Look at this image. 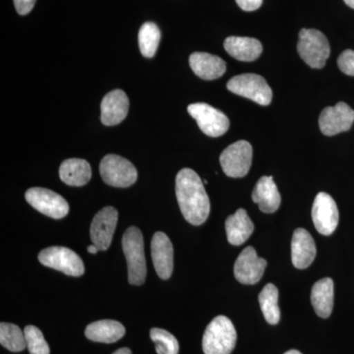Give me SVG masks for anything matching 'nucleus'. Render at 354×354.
Wrapping results in <instances>:
<instances>
[{
    "label": "nucleus",
    "mask_w": 354,
    "mask_h": 354,
    "mask_svg": "<svg viewBox=\"0 0 354 354\" xmlns=\"http://www.w3.org/2000/svg\"><path fill=\"white\" fill-rule=\"evenodd\" d=\"M176 192L184 218L193 225L204 223L209 215L211 205L196 172L190 169H181L176 176Z\"/></svg>",
    "instance_id": "obj_1"
},
{
    "label": "nucleus",
    "mask_w": 354,
    "mask_h": 354,
    "mask_svg": "<svg viewBox=\"0 0 354 354\" xmlns=\"http://www.w3.org/2000/svg\"><path fill=\"white\" fill-rule=\"evenodd\" d=\"M122 249L127 261L128 281L133 286L145 283L147 264L143 234L138 227L127 228L122 237Z\"/></svg>",
    "instance_id": "obj_2"
},
{
    "label": "nucleus",
    "mask_w": 354,
    "mask_h": 354,
    "mask_svg": "<svg viewBox=\"0 0 354 354\" xmlns=\"http://www.w3.org/2000/svg\"><path fill=\"white\" fill-rule=\"evenodd\" d=\"M236 330L225 316H218L209 324L203 337L205 354H230L236 344Z\"/></svg>",
    "instance_id": "obj_3"
},
{
    "label": "nucleus",
    "mask_w": 354,
    "mask_h": 354,
    "mask_svg": "<svg viewBox=\"0 0 354 354\" xmlns=\"http://www.w3.org/2000/svg\"><path fill=\"white\" fill-rule=\"evenodd\" d=\"M297 50L304 62L314 69L323 68L330 53L328 39L315 29H302L299 32Z\"/></svg>",
    "instance_id": "obj_4"
},
{
    "label": "nucleus",
    "mask_w": 354,
    "mask_h": 354,
    "mask_svg": "<svg viewBox=\"0 0 354 354\" xmlns=\"http://www.w3.org/2000/svg\"><path fill=\"white\" fill-rule=\"evenodd\" d=\"M102 180L108 185L127 188L136 183L138 172L127 158L118 155H106L100 165Z\"/></svg>",
    "instance_id": "obj_5"
},
{
    "label": "nucleus",
    "mask_w": 354,
    "mask_h": 354,
    "mask_svg": "<svg viewBox=\"0 0 354 354\" xmlns=\"http://www.w3.org/2000/svg\"><path fill=\"white\" fill-rule=\"evenodd\" d=\"M41 264L57 270L71 277H80L85 272L84 263L78 254L67 247L53 246L39 254Z\"/></svg>",
    "instance_id": "obj_6"
},
{
    "label": "nucleus",
    "mask_w": 354,
    "mask_h": 354,
    "mask_svg": "<svg viewBox=\"0 0 354 354\" xmlns=\"http://www.w3.org/2000/svg\"><path fill=\"white\" fill-rule=\"evenodd\" d=\"M227 87L235 95L247 97L261 106H268L272 99V88L262 76L257 74H242L227 82Z\"/></svg>",
    "instance_id": "obj_7"
},
{
    "label": "nucleus",
    "mask_w": 354,
    "mask_h": 354,
    "mask_svg": "<svg viewBox=\"0 0 354 354\" xmlns=\"http://www.w3.org/2000/svg\"><path fill=\"white\" fill-rule=\"evenodd\" d=\"M252 146L244 140L228 146L220 157L221 169L227 176L241 178L245 176L252 164Z\"/></svg>",
    "instance_id": "obj_8"
},
{
    "label": "nucleus",
    "mask_w": 354,
    "mask_h": 354,
    "mask_svg": "<svg viewBox=\"0 0 354 354\" xmlns=\"http://www.w3.org/2000/svg\"><path fill=\"white\" fill-rule=\"evenodd\" d=\"M25 198L32 208L55 220H60L68 215L69 205L66 200L46 188H30L26 192Z\"/></svg>",
    "instance_id": "obj_9"
},
{
    "label": "nucleus",
    "mask_w": 354,
    "mask_h": 354,
    "mask_svg": "<svg viewBox=\"0 0 354 354\" xmlns=\"http://www.w3.org/2000/svg\"><path fill=\"white\" fill-rule=\"evenodd\" d=\"M187 111L197 121L200 129L209 137H220L230 128L227 116L208 104H192L188 106Z\"/></svg>",
    "instance_id": "obj_10"
},
{
    "label": "nucleus",
    "mask_w": 354,
    "mask_h": 354,
    "mask_svg": "<svg viewBox=\"0 0 354 354\" xmlns=\"http://www.w3.org/2000/svg\"><path fill=\"white\" fill-rule=\"evenodd\" d=\"M354 111L346 102H337L335 106L323 109L319 118V127L326 136H334L348 131L353 127Z\"/></svg>",
    "instance_id": "obj_11"
},
{
    "label": "nucleus",
    "mask_w": 354,
    "mask_h": 354,
    "mask_svg": "<svg viewBox=\"0 0 354 354\" xmlns=\"http://www.w3.org/2000/svg\"><path fill=\"white\" fill-rule=\"evenodd\" d=\"M312 221L319 234L330 235L339 225V209L335 200L325 192H320L312 207Z\"/></svg>",
    "instance_id": "obj_12"
},
{
    "label": "nucleus",
    "mask_w": 354,
    "mask_h": 354,
    "mask_svg": "<svg viewBox=\"0 0 354 354\" xmlns=\"http://www.w3.org/2000/svg\"><path fill=\"white\" fill-rule=\"evenodd\" d=\"M118 221V209L111 206L102 209L94 216L91 223L90 235L93 243L100 250H108L111 246Z\"/></svg>",
    "instance_id": "obj_13"
},
{
    "label": "nucleus",
    "mask_w": 354,
    "mask_h": 354,
    "mask_svg": "<svg viewBox=\"0 0 354 354\" xmlns=\"http://www.w3.org/2000/svg\"><path fill=\"white\" fill-rule=\"evenodd\" d=\"M267 261L257 255L252 246L246 247L234 264V276L243 285H255L264 274Z\"/></svg>",
    "instance_id": "obj_14"
},
{
    "label": "nucleus",
    "mask_w": 354,
    "mask_h": 354,
    "mask_svg": "<svg viewBox=\"0 0 354 354\" xmlns=\"http://www.w3.org/2000/svg\"><path fill=\"white\" fill-rule=\"evenodd\" d=\"M151 251L158 276L162 279L171 278L174 271V247L169 236L162 232H156L151 243Z\"/></svg>",
    "instance_id": "obj_15"
},
{
    "label": "nucleus",
    "mask_w": 354,
    "mask_h": 354,
    "mask_svg": "<svg viewBox=\"0 0 354 354\" xmlns=\"http://www.w3.org/2000/svg\"><path fill=\"white\" fill-rule=\"evenodd\" d=\"M129 100L122 90H113L104 95L101 104V120L106 127L120 124L127 118Z\"/></svg>",
    "instance_id": "obj_16"
},
{
    "label": "nucleus",
    "mask_w": 354,
    "mask_h": 354,
    "mask_svg": "<svg viewBox=\"0 0 354 354\" xmlns=\"http://www.w3.org/2000/svg\"><path fill=\"white\" fill-rule=\"evenodd\" d=\"M316 257L313 237L304 228H297L291 241V261L297 269H307Z\"/></svg>",
    "instance_id": "obj_17"
},
{
    "label": "nucleus",
    "mask_w": 354,
    "mask_h": 354,
    "mask_svg": "<svg viewBox=\"0 0 354 354\" xmlns=\"http://www.w3.org/2000/svg\"><path fill=\"white\" fill-rule=\"evenodd\" d=\"M189 64L193 72L204 80H216L227 71V64L221 57L207 53H192Z\"/></svg>",
    "instance_id": "obj_18"
},
{
    "label": "nucleus",
    "mask_w": 354,
    "mask_h": 354,
    "mask_svg": "<svg viewBox=\"0 0 354 354\" xmlns=\"http://www.w3.org/2000/svg\"><path fill=\"white\" fill-rule=\"evenodd\" d=\"M252 200L263 213L272 214L278 211L281 198L272 176L261 177L254 188Z\"/></svg>",
    "instance_id": "obj_19"
},
{
    "label": "nucleus",
    "mask_w": 354,
    "mask_h": 354,
    "mask_svg": "<svg viewBox=\"0 0 354 354\" xmlns=\"http://www.w3.org/2000/svg\"><path fill=\"white\" fill-rule=\"evenodd\" d=\"M223 46L228 55L241 62H254L263 51L262 44L258 39L245 37H228Z\"/></svg>",
    "instance_id": "obj_20"
},
{
    "label": "nucleus",
    "mask_w": 354,
    "mask_h": 354,
    "mask_svg": "<svg viewBox=\"0 0 354 354\" xmlns=\"http://www.w3.org/2000/svg\"><path fill=\"white\" fill-rule=\"evenodd\" d=\"M227 241L235 246L241 245L251 236L254 225L244 209H237L236 213L228 216L225 221Z\"/></svg>",
    "instance_id": "obj_21"
},
{
    "label": "nucleus",
    "mask_w": 354,
    "mask_h": 354,
    "mask_svg": "<svg viewBox=\"0 0 354 354\" xmlns=\"http://www.w3.org/2000/svg\"><path fill=\"white\" fill-rule=\"evenodd\" d=\"M311 304L317 315L329 318L334 308V281L325 278L317 281L311 290Z\"/></svg>",
    "instance_id": "obj_22"
},
{
    "label": "nucleus",
    "mask_w": 354,
    "mask_h": 354,
    "mask_svg": "<svg viewBox=\"0 0 354 354\" xmlns=\"http://www.w3.org/2000/svg\"><path fill=\"white\" fill-rule=\"evenodd\" d=\"M60 179L69 186L85 185L92 177V169L87 160L82 158H68L60 165Z\"/></svg>",
    "instance_id": "obj_23"
},
{
    "label": "nucleus",
    "mask_w": 354,
    "mask_h": 354,
    "mask_svg": "<svg viewBox=\"0 0 354 354\" xmlns=\"http://www.w3.org/2000/svg\"><path fill=\"white\" fill-rule=\"evenodd\" d=\"M85 335L87 339L93 342L113 344L124 337L125 328L118 321H97L86 328Z\"/></svg>",
    "instance_id": "obj_24"
},
{
    "label": "nucleus",
    "mask_w": 354,
    "mask_h": 354,
    "mask_svg": "<svg viewBox=\"0 0 354 354\" xmlns=\"http://www.w3.org/2000/svg\"><path fill=\"white\" fill-rule=\"evenodd\" d=\"M259 304L266 321L271 325H277L281 320L279 307V290L272 283H268L259 295Z\"/></svg>",
    "instance_id": "obj_25"
},
{
    "label": "nucleus",
    "mask_w": 354,
    "mask_h": 354,
    "mask_svg": "<svg viewBox=\"0 0 354 354\" xmlns=\"http://www.w3.org/2000/svg\"><path fill=\"white\" fill-rule=\"evenodd\" d=\"M160 41V31L155 23L147 22L140 28L139 48L143 57H155Z\"/></svg>",
    "instance_id": "obj_26"
},
{
    "label": "nucleus",
    "mask_w": 354,
    "mask_h": 354,
    "mask_svg": "<svg viewBox=\"0 0 354 354\" xmlns=\"http://www.w3.org/2000/svg\"><path fill=\"white\" fill-rule=\"evenodd\" d=\"M0 344L12 353H19L27 348L25 333L14 324H0Z\"/></svg>",
    "instance_id": "obj_27"
},
{
    "label": "nucleus",
    "mask_w": 354,
    "mask_h": 354,
    "mask_svg": "<svg viewBox=\"0 0 354 354\" xmlns=\"http://www.w3.org/2000/svg\"><path fill=\"white\" fill-rule=\"evenodd\" d=\"M158 354H178L179 344L174 335L164 329L153 328L150 333Z\"/></svg>",
    "instance_id": "obj_28"
},
{
    "label": "nucleus",
    "mask_w": 354,
    "mask_h": 354,
    "mask_svg": "<svg viewBox=\"0 0 354 354\" xmlns=\"http://www.w3.org/2000/svg\"><path fill=\"white\" fill-rule=\"evenodd\" d=\"M24 333L26 344L30 354H50V346L39 328L27 326Z\"/></svg>",
    "instance_id": "obj_29"
},
{
    "label": "nucleus",
    "mask_w": 354,
    "mask_h": 354,
    "mask_svg": "<svg viewBox=\"0 0 354 354\" xmlns=\"http://www.w3.org/2000/svg\"><path fill=\"white\" fill-rule=\"evenodd\" d=\"M337 66L342 73L354 77V50H344L337 58Z\"/></svg>",
    "instance_id": "obj_30"
},
{
    "label": "nucleus",
    "mask_w": 354,
    "mask_h": 354,
    "mask_svg": "<svg viewBox=\"0 0 354 354\" xmlns=\"http://www.w3.org/2000/svg\"><path fill=\"white\" fill-rule=\"evenodd\" d=\"M37 0H14L16 10L20 15H27L34 8Z\"/></svg>",
    "instance_id": "obj_31"
},
{
    "label": "nucleus",
    "mask_w": 354,
    "mask_h": 354,
    "mask_svg": "<svg viewBox=\"0 0 354 354\" xmlns=\"http://www.w3.org/2000/svg\"><path fill=\"white\" fill-rule=\"evenodd\" d=\"M237 6L244 11H255L262 6L263 0H235Z\"/></svg>",
    "instance_id": "obj_32"
},
{
    "label": "nucleus",
    "mask_w": 354,
    "mask_h": 354,
    "mask_svg": "<svg viewBox=\"0 0 354 354\" xmlns=\"http://www.w3.org/2000/svg\"><path fill=\"white\" fill-rule=\"evenodd\" d=\"M113 354H131V351L127 348H122L118 349V351H116L115 353H113Z\"/></svg>",
    "instance_id": "obj_33"
},
{
    "label": "nucleus",
    "mask_w": 354,
    "mask_h": 354,
    "mask_svg": "<svg viewBox=\"0 0 354 354\" xmlns=\"http://www.w3.org/2000/svg\"><path fill=\"white\" fill-rule=\"evenodd\" d=\"M100 249L97 248V246L95 245V244H92V245H90L88 247V252L91 254H97L99 252Z\"/></svg>",
    "instance_id": "obj_34"
},
{
    "label": "nucleus",
    "mask_w": 354,
    "mask_h": 354,
    "mask_svg": "<svg viewBox=\"0 0 354 354\" xmlns=\"http://www.w3.org/2000/svg\"><path fill=\"white\" fill-rule=\"evenodd\" d=\"M344 2H346V6H348L349 7H351V8L354 9V0H344Z\"/></svg>",
    "instance_id": "obj_35"
},
{
    "label": "nucleus",
    "mask_w": 354,
    "mask_h": 354,
    "mask_svg": "<svg viewBox=\"0 0 354 354\" xmlns=\"http://www.w3.org/2000/svg\"><path fill=\"white\" fill-rule=\"evenodd\" d=\"M285 354H302L300 351H297V349H291V351H286Z\"/></svg>",
    "instance_id": "obj_36"
}]
</instances>
